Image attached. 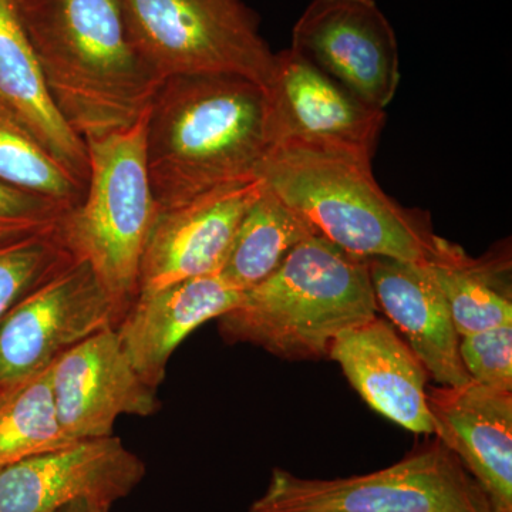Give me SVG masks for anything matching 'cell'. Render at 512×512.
Wrapping results in <instances>:
<instances>
[{"mask_svg": "<svg viewBox=\"0 0 512 512\" xmlns=\"http://www.w3.org/2000/svg\"><path fill=\"white\" fill-rule=\"evenodd\" d=\"M259 180L313 232L349 254L430 264L446 239L377 184L372 157L302 141H278Z\"/></svg>", "mask_w": 512, "mask_h": 512, "instance_id": "obj_3", "label": "cell"}, {"mask_svg": "<svg viewBox=\"0 0 512 512\" xmlns=\"http://www.w3.org/2000/svg\"><path fill=\"white\" fill-rule=\"evenodd\" d=\"M111 505L100 503V501L80 498L73 503L64 505L57 512H110Z\"/></svg>", "mask_w": 512, "mask_h": 512, "instance_id": "obj_26", "label": "cell"}, {"mask_svg": "<svg viewBox=\"0 0 512 512\" xmlns=\"http://www.w3.org/2000/svg\"><path fill=\"white\" fill-rule=\"evenodd\" d=\"M57 416L73 441L114 436L121 416L150 417L160 403L121 346L116 328L103 330L57 357L52 365Z\"/></svg>", "mask_w": 512, "mask_h": 512, "instance_id": "obj_11", "label": "cell"}, {"mask_svg": "<svg viewBox=\"0 0 512 512\" xmlns=\"http://www.w3.org/2000/svg\"><path fill=\"white\" fill-rule=\"evenodd\" d=\"M275 141L261 84L231 74L167 77L147 109V171L158 211L258 180Z\"/></svg>", "mask_w": 512, "mask_h": 512, "instance_id": "obj_1", "label": "cell"}, {"mask_svg": "<svg viewBox=\"0 0 512 512\" xmlns=\"http://www.w3.org/2000/svg\"><path fill=\"white\" fill-rule=\"evenodd\" d=\"M328 356L377 413L412 433H434L427 403L429 373L389 320L376 316L340 333Z\"/></svg>", "mask_w": 512, "mask_h": 512, "instance_id": "obj_15", "label": "cell"}, {"mask_svg": "<svg viewBox=\"0 0 512 512\" xmlns=\"http://www.w3.org/2000/svg\"><path fill=\"white\" fill-rule=\"evenodd\" d=\"M275 144L292 140L373 156L386 114L292 49L275 53L268 89Z\"/></svg>", "mask_w": 512, "mask_h": 512, "instance_id": "obj_12", "label": "cell"}, {"mask_svg": "<svg viewBox=\"0 0 512 512\" xmlns=\"http://www.w3.org/2000/svg\"><path fill=\"white\" fill-rule=\"evenodd\" d=\"M437 440L480 485L493 512H512V393L470 380L429 389Z\"/></svg>", "mask_w": 512, "mask_h": 512, "instance_id": "obj_14", "label": "cell"}, {"mask_svg": "<svg viewBox=\"0 0 512 512\" xmlns=\"http://www.w3.org/2000/svg\"><path fill=\"white\" fill-rule=\"evenodd\" d=\"M119 306L86 262L73 261L0 320V386L42 372L73 346L120 322Z\"/></svg>", "mask_w": 512, "mask_h": 512, "instance_id": "obj_8", "label": "cell"}, {"mask_svg": "<svg viewBox=\"0 0 512 512\" xmlns=\"http://www.w3.org/2000/svg\"><path fill=\"white\" fill-rule=\"evenodd\" d=\"M312 235L311 228L262 183L218 275L232 288L247 292L274 274L292 249Z\"/></svg>", "mask_w": 512, "mask_h": 512, "instance_id": "obj_20", "label": "cell"}, {"mask_svg": "<svg viewBox=\"0 0 512 512\" xmlns=\"http://www.w3.org/2000/svg\"><path fill=\"white\" fill-rule=\"evenodd\" d=\"M73 262L55 231L0 247V320L16 303Z\"/></svg>", "mask_w": 512, "mask_h": 512, "instance_id": "obj_23", "label": "cell"}, {"mask_svg": "<svg viewBox=\"0 0 512 512\" xmlns=\"http://www.w3.org/2000/svg\"><path fill=\"white\" fill-rule=\"evenodd\" d=\"M67 210L69 207L52 198L0 180V247L55 231Z\"/></svg>", "mask_w": 512, "mask_h": 512, "instance_id": "obj_24", "label": "cell"}, {"mask_svg": "<svg viewBox=\"0 0 512 512\" xmlns=\"http://www.w3.org/2000/svg\"><path fill=\"white\" fill-rule=\"evenodd\" d=\"M141 55L161 80L231 74L268 89L275 53L242 0H123Z\"/></svg>", "mask_w": 512, "mask_h": 512, "instance_id": "obj_7", "label": "cell"}, {"mask_svg": "<svg viewBox=\"0 0 512 512\" xmlns=\"http://www.w3.org/2000/svg\"><path fill=\"white\" fill-rule=\"evenodd\" d=\"M0 101L80 183L89 178L86 141L57 110L23 22L22 0H0Z\"/></svg>", "mask_w": 512, "mask_h": 512, "instance_id": "obj_18", "label": "cell"}, {"mask_svg": "<svg viewBox=\"0 0 512 512\" xmlns=\"http://www.w3.org/2000/svg\"><path fill=\"white\" fill-rule=\"evenodd\" d=\"M53 103L83 140L131 126L163 80L141 55L123 0H22Z\"/></svg>", "mask_w": 512, "mask_h": 512, "instance_id": "obj_2", "label": "cell"}, {"mask_svg": "<svg viewBox=\"0 0 512 512\" xmlns=\"http://www.w3.org/2000/svg\"><path fill=\"white\" fill-rule=\"evenodd\" d=\"M0 180L72 208L86 185L60 164L26 124L0 101Z\"/></svg>", "mask_w": 512, "mask_h": 512, "instance_id": "obj_22", "label": "cell"}, {"mask_svg": "<svg viewBox=\"0 0 512 512\" xmlns=\"http://www.w3.org/2000/svg\"><path fill=\"white\" fill-rule=\"evenodd\" d=\"M146 471L119 437L77 441L0 467V512H57L80 498L111 505L133 493Z\"/></svg>", "mask_w": 512, "mask_h": 512, "instance_id": "obj_10", "label": "cell"}, {"mask_svg": "<svg viewBox=\"0 0 512 512\" xmlns=\"http://www.w3.org/2000/svg\"><path fill=\"white\" fill-rule=\"evenodd\" d=\"M460 356L473 382L512 392V325L461 336Z\"/></svg>", "mask_w": 512, "mask_h": 512, "instance_id": "obj_25", "label": "cell"}, {"mask_svg": "<svg viewBox=\"0 0 512 512\" xmlns=\"http://www.w3.org/2000/svg\"><path fill=\"white\" fill-rule=\"evenodd\" d=\"M74 443L57 416L52 366L0 386V467Z\"/></svg>", "mask_w": 512, "mask_h": 512, "instance_id": "obj_21", "label": "cell"}, {"mask_svg": "<svg viewBox=\"0 0 512 512\" xmlns=\"http://www.w3.org/2000/svg\"><path fill=\"white\" fill-rule=\"evenodd\" d=\"M424 265L446 298L460 338L512 325L511 292L505 282L510 261L505 256L471 259L446 241L439 258Z\"/></svg>", "mask_w": 512, "mask_h": 512, "instance_id": "obj_19", "label": "cell"}, {"mask_svg": "<svg viewBox=\"0 0 512 512\" xmlns=\"http://www.w3.org/2000/svg\"><path fill=\"white\" fill-rule=\"evenodd\" d=\"M146 130L147 110L131 126L84 140L89 178L83 198L55 229L73 261L93 269L121 318L140 291L141 258L160 212L148 177Z\"/></svg>", "mask_w": 512, "mask_h": 512, "instance_id": "obj_5", "label": "cell"}, {"mask_svg": "<svg viewBox=\"0 0 512 512\" xmlns=\"http://www.w3.org/2000/svg\"><path fill=\"white\" fill-rule=\"evenodd\" d=\"M248 512H493L480 485L439 440L399 463L346 478H301L274 468Z\"/></svg>", "mask_w": 512, "mask_h": 512, "instance_id": "obj_6", "label": "cell"}, {"mask_svg": "<svg viewBox=\"0 0 512 512\" xmlns=\"http://www.w3.org/2000/svg\"><path fill=\"white\" fill-rule=\"evenodd\" d=\"M289 49L375 109L396 96L399 43L375 0H312Z\"/></svg>", "mask_w": 512, "mask_h": 512, "instance_id": "obj_9", "label": "cell"}, {"mask_svg": "<svg viewBox=\"0 0 512 512\" xmlns=\"http://www.w3.org/2000/svg\"><path fill=\"white\" fill-rule=\"evenodd\" d=\"M261 188L258 178L158 212L141 258L138 292L218 274L239 222Z\"/></svg>", "mask_w": 512, "mask_h": 512, "instance_id": "obj_13", "label": "cell"}, {"mask_svg": "<svg viewBox=\"0 0 512 512\" xmlns=\"http://www.w3.org/2000/svg\"><path fill=\"white\" fill-rule=\"evenodd\" d=\"M242 296L244 292L229 286L218 274L138 292L116 332L141 380L157 390L165 379L168 360L181 342L208 320L232 311Z\"/></svg>", "mask_w": 512, "mask_h": 512, "instance_id": "obj_16", "label": "cell"}, {"mask_svg": "<svg viewBox=\"0 0 512 512\" xmlns=\"http://www.w3.org/2000/svg\"><path fill=\"white\" fill-rule=\"evenodd\" d=\"M369 258L326 239H303L282 265L218 318L228 343H249L285 360L328 356L340 333L376 318Z\"/></svg>", "mask_w": 512, "mask_h": 512, "instance_id": "obj_4", "label": "cell"}, {"mask_svg": "<svg viewBox=\"0 0 512 512\" xmlns=\"http://www.w3.org/2000/svg\"><path fill=\"white\" fill-rule=\"evenodd\" d=\"M369 272L377 309L403 333L429 376L441 386L470 382L450 308L426 265L369 258Z\"/></svg>", "mask_w": 512, "mask_h": 512, "instance_id": "obj_17", "label": "cell"}]
</instances>
